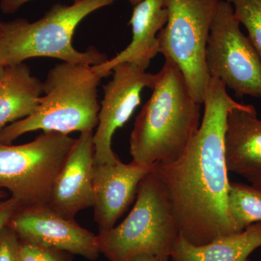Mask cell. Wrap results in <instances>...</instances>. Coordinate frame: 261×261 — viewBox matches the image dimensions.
<instances>
[{
	"instance_id": "484cf974",
	"label": "cell",
	"mask_w": 261,
	"mask_h": 261,
	"mask_svg": "<svg viewBox=\"0 0 261 261\" xmlns=\"http://www.w3.org/2000/svg\"><path fill=\"white\" fill-rule=\"evenodd\" d=\"M5 196V193L3 192V189L0 188V201L2 200V198H3V197Z\"/></svg>"
},
{
	"instance_id": "44dd1931",
	"label": "cell",
	"mask_w": 261,
	"mask_h": 261,
	"mask_svg": "<svg viewBox=\"0 0 261 261\" xmlns=\"http://www.w3.org/2000/svg\"><path fill=\"white\" fill-rule=\"evenodd\" d=\"M19 208L18 202L13 197L0 201V231L8 224Z\"/></svg>"
},
{
	"instance_id": "52a82bcc",
	"label": "cell",
	"mask_w": 261,
	"mask_h": 261,
	"mask_svg": "<svg viewBox=\"0 0 261 261\" xmlns=\"http://www.w3.org/2000/svg\"><path fill=\"white\" fill-rule=\"evenodd\" d=\"M220 1L165 0L167 23L158 34L159 53L177 65L192 97L201 105L210 80L206 47Z\"/></svg>"
},
{
	"instance_id": "9c48e42d",
	"label": "cell",
	"mask_w": 261,
	"mask_h": 261,
	"mask_svg": "<svg viewBox=\"0 0 261 261\" xmlns=\"http://www.w3.org/2000/svg\"><path fill=\"white\" fill-rule=\"evenodd\" d=\"M146 69L129 62L113 67L112 80L103 87L104 97L94 133V163L114 164L121 161L112 149L113 135L140 106L143 89H153L157 74L147 73Z\"/></svg>"
},
{
	"instance_id": "277c9868",
	"label": "cell",
	"mask_w": 261,
	"mask_h": 261,
	"mask_svg": "<svg viewBox=\"0 0 261 261\" xmlns=\"http://www.w3.org/2000/svg\"><path fill=\"white\" fill-rule=\"evenodd\" d=\"M116 0H78L73 4H56L34 22L23 18L2 22L0 63L4 67L18 65L34 58H51L65 63L102 64L106 54L95 47L77 50L72 44L79 24L96 10Z\"/></svg>"
},
{
	"instance_id": "8992f818",
	"label": "cell",
	"mask_w": 261,
	"mask_h": 261,
	"mask_svg": "<svg viewBox=\"0 0 261 261\" xmlns=\"http://www.w3.org/2000/svg\"><path fill=\"white\" fill-rule=\"evenodd\" d=\"M75 140L43 132L23 145L0 143V188L10 192L20 208L49 205L55 180Z\"/></svg>"
},
{
	"instance_id": "ba28073f",
	"label": "cell",
	"mask_w": 261,
	"mask_h": 261,
	"mask_svg": "<svg viewBox=\"0 0 261 261\" xmlns=\"http://www.w3.org/2000/svg\"><path fill=\"white\" fill-rule=\"evenodd\" d=\"M232 5L221 0L206 47V68L235 96L261 99V59L249 38L244 35Z\"/></svg>"
},
{
	"instance_id": "7402d4cb",
	"label": "cell",
	"mask_w": 261,
	"mask_h": 261,
	"mask_svg": "<svg viewBox=\"0 0 261 261\" xmlns=\"http://www.w3.org/2000/svg\"><path fill=\"white\" fill-rule=\"evenodd\" d=\"M32 0H1L0 10L5 14H13L18 11L23 5L27 4ZM76 2L78 0H72Z\"/></svg>"
},
{
	"instance_id": "5bb4252c",
	"label": "cell",
	"mask_w": 261,
	"mask_h": 261,
	"mask_svg": "<svg viewBox=\"0 0 261 261\" xmlns=\"http://www.w3.org/2000/svg\"><path fill=\"white\" fill-rule=\"evenodd\" d=\"M167 20L165 0H142L134 7L129 21L132 30L130 44L112 59L94 65V71L104 78L112 74L113 67L124 62L148 68L151 60L160 53L158 34Z\"/></svg>"
},
{
	"instance_id": "e0dca14e",
	"label": "cell",
	"mask_w": 261,
	"mask_h": 261,
	"mask_svg": "<svg viewBox=\"0 0 261 261\" xmlns=\"http://www.w3.org/2000/svg\"><path fill=\"white\" fill-rule=\"evenodd\" d=\"M228 211L238 232L261 221V189L242 183L230 184Z\"/></svg>"
},
{
	"instance_id": "8fae6325",
	"label": "cell",
	"mask_w": 261,
	"mask_h": 261,
	"mask_svg": "<svg viewBox=\"0 0 261 261\" xmlns=\"http://www.w3.org/2000/svg\"><path fill=\"white\" fill-rule=\"evenodd\" d=\"M154 166V165H153ZM132 161L94 164V221L99 233L116 226L137 197L141 181L153 168Z\"/></svg>"
},
{
	"instance_id": "6da1fadb",
	"label": "cell",
	"mask_w": 261,
	"mask_h": 261,
	"mask_svg": "<svg viewBox=\"0 0 261 261\" xmlns=\"http://www.w3.org/2000/svg\"><path fill=\"white\" fill-rule=\"evenodd\" d=\"M200 128L181 157L155 164L156 175L171 206L180 235L194 245H203L238 233L228 211L230 182L225 160L224 137L228 113L245 107L210 78Z\"/></svg>"
},
{
	"instance_id": "30bf717a",
	"label": "cell",
	"mask_w": 261,
	"mask_h": 261,
	"mask_svg": "<svg viewBox=\"0 0 261 261\" xmlns=\"http://www.w3.org/2000/svg\"><path fill=\"white\" fill-rule=\"evenodd\" d=\"M8 226L21 241L80 255L90 260L99 257L97 235L65 219L49 206L19 208Z\"/></svg>"
},
{
	"instance_id": "3957f363",
	"label": "cell",
	"mask_w": 261,
	"mask_h": 261,
	"mask_svg": "<svg viewBox=\"0 0 261 261\" xmlns=\"http://www.w3.org/2000/svg\"><path fill=\"white\" fill-rule=\"evenodd\" d=\"M102 79L92 65L65 62L56 65L43 82L37 107L29 116L0 130V143L10 145L37 130L65 135L92 132L98 124L97 89Z\"/></svg>"
},
{
	"instance_id": "ffe728a7",
	"label": "cell",
	"mask_w": 261,
	"mask_h": 261,
	"mask_svg": "<svg viewBox=\"0 0 261 261\" xmlns=\"http://www.w3.org/2000/svg\"><path fill=\"white\" fill-rule=\"evenodd\" d=\"M20 244L14 230L5 226L0 231V261H20Z\"/></svg>"
},
{
	"instance_id": "ac0fdd59",
	"label": "cell",
	"mask_w": 261,
	"mask_h": 261,
	"mask_svg": "<svg viewBox=\"0 0 261 261\" xmlns=\"http://www.w3.org/2000/svg\"><path fill=\"white\" fill-rule=\"evenodd\" d=\"M232 5L233 13L247 29L252 45L261 59V0H226Z\"/></svg>"
},
{
	"instance_id": "cb8c5ba5",
	"label": "cell",
	"mask_w": 261,
	"mask_h": 261,
	"mask_svg": "<svg viewBox=\"0 0 261 261\" xmlns=\"http://www.w3.org/2000/svg\"><path fill=\"white\" fill-rule=\"evenodd\" d=\"M127 1L129 2L130 4L132 5V6L135 7V5L140 3L142 0H127Z\"/></svg>"
},
{
	"instance_id": "4fadbf2b",
	"label": "cell",
	"mask_w": 261,
	"mask_h": 261,
	"mask_svg": "<svg viewBox=\"0 0 261 261\" xmlns=\"http://www.w3.org/2000/svg\"><path fill=\"white\" fill-rule=\"evenodd\" d=\"M224 151L228 171L261 189V120L252 105L228 113Z\"/></svg>"
},
{
	"instance_id": "9a60e30c",
	"label": "cell",
	"mask_w": 261,
	"mask_h": 261,
	"mask_svg": "<svg viewBox=\"0 0 261 261\" xmlns=\"http://www.w3.org/2000/svg\"><path fill=\"white\" fill-rule=\"evenodd\" d=\"M261 247V221L240 232L217 239L203 245H194L181 235L171 261H250L252 252Z\"/></svg>"
},
{
	"instance_id": "d6986e66",
	"label": "cell",
	"mask_w": 261,
	"mask_h": 261,
	"mask_svg": "<svg viewBox=\"0 0 261 261\" xmlns=\"http://www.w3.org/2000/svg\"><path fill=\"white\" fill-rule=\"evenodd\" d=\"M20 261H73L69 252L38 246L20 240Z\"/></svg>"
},
{
	"instance_id": "2e32d148",
	"label": "cell",
	"mask_w": 261,
	"mask_h": 261,
	"mask_svg": "<svg viewBox=\"0 0 261 261\" xmlns=\"http://www.w3.org/2000/svg\"><path fill=\"white\" fill-rule=\"evenodd\" d=\"M42 94V82L27 65L5 67L0 80V130L32 114Z\"/></svg>"
},
{
	"instance_id": "7a4b0ae2",
	"label": "cell",
	"mask_w": 261,
	"mask_h": 261,
	"mask_svg": "<svg viewBox=\"0 0 261 261\" xmlns=\"http://www.w3.org/2000/svg\"><path fill=\"white\" fill-rule=\"evenodd\" d=\"M165 59L130 134L132 161L146 166L179 159L200 126L201 104L192 97L177 65Z\"/></svg>"
},
{
	"instance_id": "603a6c76",
	"label": "cell",
	"mask_w": 261,
	"mask_h": 261,
	"mask_svg": "<svg viewBox=\"0 0 261 261\" xmlns=\"http://www.w3.org/2000/svg\"><path fill=\"white\" fill-rule=\"evenodd\" d=\"M128 261H163L159 257L149 253H141L136 255Z\"/></svg>"
},
{
	"instance_id": "4316f807",
	"label": "cell",
	"mask_w": 261,
	"mask_h": 261,
	"mask_svg": "<svg viewBox=\"0 0 261 261\" xmlns=\"http://www.w3.org/2000/svg\"><path fill=\"white\" fill-rule=\"evenodd\" d=\"M2 22H3V21H1V20H0V27H1Z\"/></svg>"
},
{
	"instance_id": "5b68a950",
	"label": "cell",
	"mask_w": 261,
	"mask_h": 261,
	"mask_svg": "<svg viewBox=\"0 0 261 261\" xmlns=\"http://www.w3.org/2000/svg\"><path fill=\"white\" fill-rule=\"evenodd\" d=\"M152 170L141 181L135 205L126 219L109 231L98 233L99 253L109 261H128L141 253L171 260L180 230Z\"/></svg>"
},
{
	"instance_id": "7c38bea8",
	"label": "cell",
	"mask_w": 261,
	"mask_h": 261,
	"mask_svg": "<svg viewBox=\"0 0 261 261\" xmlns=\"http://www.w3.org/2000/svg\"><path fill=\"white\" fill-rule=\"evenodd\" d=\"M94 132L81 133L55 180L49 207L65 219L93 207Z\"/></svg>"
},
{
	"instance_id": "d4e9b609",
	"label": "cell",
	"mask_w": 261,
	"mask_h": 261,
	"mask_svg": "<svg viewBox=\"0 0 261 261\" xmlns=\"http://www.w3.org/2000/svg\"><path fill=\"white\" fill-rule=\"evenodd\" d=\"M5 67L3 66V65L0 63V80H1L2 77L4 74Z\"/></svg>"
}]
</instances>
